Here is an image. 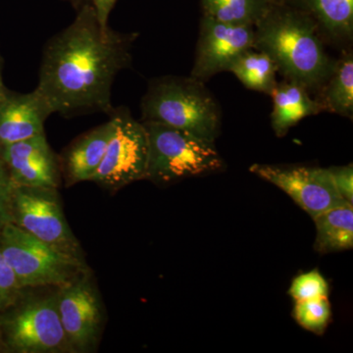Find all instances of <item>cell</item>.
I'll return each instance as SVG.
<instances>
[{
    "label": "cell",
    "instance_id": "cell-1",
    "mask_svg": "<svg viewBox=\"0 0 353 353\" xmlns=\"http://www.w3.org/2000/svg\"><path fill=\"white\" fill-rule=\"evenodd\" d=\"M136 38V32L102 28L92 4H83L73 22L44 46L36 88L53 113L64 117L111 115L114 81L131 64Z\"/></svg>",
    "mask_w": 353,
    "mask_h": 353
},
{
    "label": "cell",
    "instance_id": "cell-2",
    "mask_svg": "<svg viewBox=\"0 0 353 353\" xmlns=\"http://www.w3.org/2000/svg\"><path fill=\"white\" fill-rule=\"evenodd\" d=\"M317 22L287 0H274L254 29L253 48L273 60L288 81L313 90L324 85L336 62L325 51Z\"/></svg>",
    "mask_w": 353,
    "mask_h": 353
},
{
    "label": "cell",
    "instance_id": "cell-3",
    "mask_svg": "<svg viewBox=\"0 0 353 353\" xmlns=\"http://www.w3.org/2000/svg\"><path fill=\"white\" fill-rule=\"evenodd\" d=\"M141 121L157 122L209 143L219 136L221 112L204 82L192 77L153 79L141 99Z\"/></svg>",
    "mask_w": 353,
    "mask_h": 353
},
{
    "label": "cell",
    "instance_id": "cell-4",
    "mask_svg": "<svg viewBox=\"0 0 353 353\" xmlns=\"http://www.w3.org/2000/svg\"><path fill=\"white\" fill-rule=\"evenodd\" d=\"M143 123L148 138L145 180L159 185H169L224 168L214 143L161 123Z\"/></svg>",
    "mask_w": 353,
    "mask_h": 353
},
{
    "label": "cell",
    "instance_id": "cell-5",
    "mask_svg": "<svg viewBox=\"0 0 353 353\" xmlns=\"http://www.w3.org/2000/svg\"><path fill=\"white\" fill-rule=\"evenodd\" d=\"M0 250L24 290L60 288L90 270L85 259L57 250L12 223L0 231Z\"/></svg>",
    "mask_w": 353,
    "mask_h": 353
},
{
    "label": "cell",
    "instance_id": "cell-6",
    "mask_svg": "<svg viewBox=\"0 0 353 353\" xmlns=\"http://www.w3.org/2000/svg\"><path fill=\"white\" fill-rule=\"evenodd\" d=\"M6 310L8 312L0 318V336L11 352L72 353L60 322L57 290L28 297L23 292Z\"/></svg>",
    "mask_w": 353,
    "mask_h": 353
},
{
    "label": "cell",
    "instance_id": "cell-7",
    "mask_svg": "<svg viewBox=\"0 0 353 353\" xmlns=\"http://www.w3.org/2000/svg\"><path fill=\"white\" fill-rule=\"evenodd\" d=\"M10 223L57 250L85 259L65 217L58 189L14 185Z\"/></svg>",
    "mask_w": 353,
    "mask_h": 353
},
{
    "label": "cell",
    "instance_id": "cell-8",
    "mask_svg": "<svg viewBox=\"0 0 353 353\" xmlns=\"http://www.w3.org/2000/svg\"><path fill=\"white\" fill-rule=\"evenodd\" d=\"M115 129L109 139L101 166L92 182L110 192L145 180L148 163V132L141 121L127 108H115Z\"/></svg>",
    "mask_w": 353,
    "mask_h": 353
},
{
    "label": "cell",
    "instance_id": "cell-9",
    "mask_svg": "<svg viewBox=\"0 0 353 353\" xmlns=\"http://www.w3.org/2000/svg\"><path fill=\"white\" fill-rule=\"evenodd\" d=\"M57 303L72 353L97 352L105 325V309L90 271L57 288Z\"/></svg>",
    "mask_w": 353,
    "mask_h": 353
},
{
    "label": "cell",
    "instance_id": "cell-10",
    "mask_svg": "<svg viewBox=\"0 0 353 353\" xmlns=\"http://www.w3.org/2000/svg\"><path fill=\"white\" fill-rule=\"evenodd\" d=\"M250 171L284 190L312 218L347 203L339 194L329 169L253 164Z\"/></svg>",
    "mask_w": 353,
    "mask_h": 353
},
{
    "label": "cell",
    "instance_id": "cell-11",
    "mask_svg": "<svg viewBox=\"0 0 353 353\" xmlns=\"http://www.w3.org/2000/svg\"><path fill=\"white\" fill-rule=\"evenodd\" d=\"M253 26L228 24L203 15L190 77L204 82L221 72H229L243 52L253 48Z\"/></svg>",
    "mask_w": 353,
    "mask_h": 353
},
{
    "label": "cell",
    "instance_id": "cell-12",
    "mask_svg": "<svg viewBox=\"0 0 353 353\" xmlns=\"http://www.w3.org/2000/svg\"><path fill=\"white\" fill-rule=\"evenodd\" d=\"M0 159L6 164L13 185L59 188L62 180L59 157L48 143L46 132L0 146Z\"/></svg>",
    "mask_w": 353,
    "mask_h": 353
},
{
    "label": "cell",
    "instance_id": "cell-13",
    "mask_svg": "<svg viewBox=\"0 0 353 353\" xmlns=\"http://www.w3.org/2000/svg\"><path fill=\"white\" fill-rule=\"evenodd\" d=\"M51 114L50 104L38 88L27 94L7 90L0 102V146L43 134Z\"/></svg>",
    "mask_w": 353,
    "mask_h": 353
},
{
    "label": "cell",
    "instance_id": "cell-14",
    "mask_svg": "<svg viewBox=\"0 0 353 353\" xmlns=\"http://www.w3.org/2000/svg\"><path fill=\"white\" fill-rule=\"evenodd\" d=\"M110 116L108 122L77 139L59 157L61 176L67 187L87 181L92 182L115 129V118Z\"/></svg>",
    "mask_w": 353,
    "mask_h": 353
},
{
    "label": "cell",
    "instance_id": "cell-15",
    "mask_svg": "<svg viewBox=\"0 0 353 353\" xmlns=\"http://www.w3.org/2000/svg\"><path fill=\"white\" fill-rule=\"evenodd\" d=\"M271 97V125L277 137H284L299 121L319 114L325 109L322 102L311 99L307 88L292 81L278 83Z\"/></svg>",
    "mask_w": 353,
    "mask_h": 353
},
{
    "label": "cell",
    "instance_id": "cell-16",
    "mask_svg": "<svg viewBox=\"0 0 353 353\" xmlns=\"http://www.w3.org/2000/svg\"><path fill=\"white\" fill-rule=\"evenodd\" d=\"M316 226V252L331 253L352 250L353 246V206L345 203L329 209L313 218Z\"/></svg>",
    "mask_w": 353,
    "mask_h": 353
},
{
    "label": "cell",
    "instance_id": "cell-17",
    "mask_svg": "<svg viewBox=\"0 0 353 353\" xmlns=\"http://www.w3.org/2000/svg\"><path fill=\"white\" fill-rule=\"evenodd\" d=\"M303 9L332 38L350 39L353 34V0H287Z\"/></svg>",
    "mask_w": 353,
    "mask_h": 353
},
{
    "label": "cell",
    "instance_id": "cell-18",
    "mask_svg": "<svg viewBox=\"0 0 353 353\" xmlns=\"http://www.w3.org/2000/svg\"><path fill=\"white\" fill-rule=\"evenodd\" d=\"M229 72L233 73L245 88L269 95L278 83L276 80L277 66L268 54L255 48L243 52L234 62Z\"/></svg>",
    "mask_w": 353,
    "mask_h": 353
},
{
    "label": "cell",
    "instance_id": "cell-19",
    "mask_svg": "<svg viewBox=\"0 0 353 353\" xmlns=\"http://www.w3.org/2000/svg\"><path fill=\"white\" fill-rule=\"evenodd\" d=\"M325 109L345 117L353 114V57L352 53L343 55L336 61L333 73L327 81L324 92Z\"/></svg>",
    "mask_w": 353,
    "mask_h": 353
},
{
    "label": "cell",
    "instance_id": "cell-20",
    "mask_svg": "<svg viewBox=\"0 0 353 353\" xmlns=\"http://www.w3.org/2000/svg\"><path fill=\"white\" fill-rule=\"evenodd\" d=\"M274 0H201L204 15L228 24L252 25L264 15Z\"/></svg>",
    "mask_w": 353,
    "mask_h": 353
},
{
    "label": "cell",
    "instance_id": "cell-21",
    "mask_svg": "<svg viewBox=\"0 0 353 353\" xmlns=\"http://www.w3.org/2000/svg\"><path fill=\"white\" fill-rule=\"evenodd\" d=\"M294 317L303 328L322 334L331 319V305L328 297L296 301Z\"/></svg>",
    "mask_w": 353,
    "mask_h": 353
},
{
    "label": "cell",
    "instance_id": "cell-22",
    "mask_svg": "<svg viewBox=\"0 0 353 353\" xmlns=\"http://www.w3.org/2000/svg\"><path fill=\"white\" fill-rule=\"evenodd\" d=\"M289 294L294 301L328 297L329 285L319 271L313 270L294 278L290 285Z\"/></svg>",
    "mask_w": 353,
    "mask_h": 353
},
{
    "label": "cell",
    "instance_id": "cell-23",
    "mask_svg": "<svg viewBox=\"0 0 353 353\" xmlns=\"http://www.w3.org/2000/svg\"><path fill=\"white\" fill-rule=\"evenodd\" d=\"M24 290L0 250V312L13 305Z\"/></svg>",
    "mask_w": 353,
    "mask_h": 353
},
{
    "label": "cell",
    "instance_id": "cell-24",
    "mask_svg": "<svg viewBox=\"0 0 353 353\" xmlns=\"http://www.w3.org/2000/svg\"><path fill=\"white\" fill-rule=\"evenodd\" d=\"M13 183L6 164L0 159V231L11 222Z\"/></svg>",
    "mask_w": 353,
    "mask_h": 353
},
{
    "label": "cell",
    "instance_id": "cell-25",
    "mask_svg": "<svg viewBox=\"0 0 353 353\" xmlns=\"http://www.w3.org/2000/svg\"><path fill=\"white\" fill-rule=\"evenodd\" d=\"M331 172L334 185L341 196L347 203H353V168L352 164L347 166L332 167Z\"/></svg>",
    "mask_w": 353,
    "mask_h": 353
},
{
    "label": "cell",
    "instance_id": "cell-26",
    "mask_svg": "<svg viewBox=\"0 0 353 353\" xmlns=\"http://www.w3.org/2000/svg\"><path fill=\"white\" fill-rule=\"evenodd\" d=\"M118 0H90L102 28H108L109 16Z\"/></svg>",
    "mask_w": 353,
    "mask_h": 353
},
{
    "label": "cell",
    "instance_id": "cell-27",
    "mask_svg": "<svg viewBox=\"0 0 353 353\" xmlns=\"http://www.w3.org/2000/svg\"><path fill=\"white\" fill-rule=\"evenodd\" d=\"M3 66V57H2L1 53H0V102L3 99L4 95H6L7 90H8L6 85H4Z\"/></svg>",
    "mask_w": 353,
    "mask_h": 353
},
{
    "label": "cell",
    "instance_id": "cell-28",
    "mask_svg": "<svg viewBox=\"0 0 353 353\" xmlns=\"http://www.w3.org/2000/svg\"><path fill=\"white\" fill-rule=\"evenodd\" d=\"M65 1H74V0H65Z\"/></svg>",
    "mask_w": 353,
    "mask_h": 353
}]
</instances>
